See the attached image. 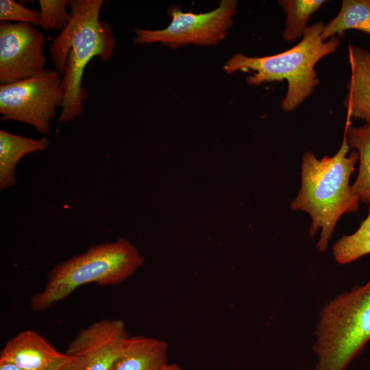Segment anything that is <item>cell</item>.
Masks as SVG:
<instances>
[{
  "instance_id": "6da1fadb",
  "label": "cell",
  "mask_w": 370,
  "mask_h": 370,
  "mask_svg": "<svg viewBox=\"0 0 370 370\" xmlns=\"http://www.w3.org/2000/svg\"><path fill=\"white\" fill-rule=\"evenodd\" d=\"M103 0H70L71 20L49 45L50 60L62 75L64 99L58 123L68 122L80 115L88 94L82 86L88 62L98 57L108 62L112 56L116 40L112 26L100 20Z\"/></svg>"
},
{
  "instance_id": "7a4b0ae2",
  "label": "cell",
  "mask_w": 370,
  "mask_h": 370,
  "mask_svg": "<svg viewBox=\"0 0 370 370\" xmlns=\"http://www.w3.org/2000/svg\"><path fill=\"white\" fill-rule=\"evenodd\" d=\"M349 148L344 132L341 147L334 156L318 160L311 151L302 156L301 186L290 208L310 215L311 237L321 230L317 247L321 252L326 250L341 217L356 212L358 208L360 198L352 190L349 178L359 158L356 151L347 156Z\"/></svg>"
},
{
  "instance_id": "3957f363",
  "label": "cell",
  "mask_w": 370,
  "mask_h": 370,
  "mask_svg": "<svg viewBox=\"0 0 370 370\" xmlns=\"http://www.w3.org/2000/svg\"><path fill=\"white\" fill-rule=\"evenodd\" d=\"M321 21L308 27L301 41L283 52L262 57H249L238 53L231 57L224 66L230 74L236 71L249 73L246 82L251 86L265 82H287V91L280 102L285 112H292L302 103L319 84L314 69L325 56L336 51L340 45L338 37L323 41Z\"/></svg>"
},
{
  "instance_id": "277c9868",
  "label": "cell",
  "mask_w": 370,
  "mask_h": 370,
  "mask_svg": "<svg viewBox=\"0 0 370 370\" xmlns=\"http://www.w3.org/2000/svg\"><path fill=\"white\" fill-rule=\"evenodd\" d=\"M144 262L138 249L123 238L92 246L53 267L43 289L32 296L30 307L36 312L45 310L86 284H119Z\"/></svg>"
},
{
  "instance_id": "5b68a950",
  "label": "cell",
  "mask_w": 370,
  "mask_h": 370,
  "mask_svg": "<svg viewBox=\"0 0 370 370\" xmlns=\"http://www.w3.org/2000/svg\"><path fill=\"white\" fill-rule=\"evenodd\" d=\"M316 334V370H345L370 340V280L330 301Z\"/></svg>"
},
{
  "instance_id": "8992f818",
  "label": "cell",
  "mask_w": 370,
  "mask_h": 370,
  "mask_svg": "<svg viewBox=\"0 0 370 370\" xmlns=\"http://www.w3.org/2000/svg\"><path fill=\"white\" fill-rule=\"evenodd\" d=\"M64 99L61 75L47 68L29 79L1 84V120L25 123L47 134Z\"/></svg>"
},
{
  "instance_id": "52a82bcc",
  "label": "cell",
  "mask_w": 370,
  "mask_h": 370,
  "mask_svg": "<svg viewBox=\"0 0 370 370\" xmlns=\"http://www.w3.org/2000/svg\"><path fill=\"white\" fill-rule=\"evenodd\" d=\"M238 1L222 0L219 7L206 13L183 12L177 6L168 9L170 24L162 29L136 28L134 42L136 44L160 42L171 48L195 45H213L223 40L232 25Z\"/></svg>"
},
{
  "instance_id": "ba28073f",
  "label": "cell",
  "mask_w": 370,
  "mask_h": 370,
  "mask_svg": "<svg viewBox=\"0 0 370 370\" xmlns=\"http://www.w3.org/2000/svg\"><path fill=\"white\" fill-rule=\"evenodd\" d=\"M45 38L34 26L0 23V82L8 84L29 79L45 68Z\"/></svg>"
},
{
  "instance_id": "9c48e42d",
  "label": "cell",
  "mask_w": 370,
  "mask_h": 370,
  "mask_svg": "<svg viewBox=\"0 0 370 370\" xmlns=\"http://www.w3.org/2000/svg\"><path fill=\"white\" fill-rule=\"evenodd\" d=\"M129 338L123 321L103 319L82 329L66 354L82 356L86 370H109Z\"/></svg>"
},
{
  "instance_id": "30bf717a",
  "label": "cell",
  "mask_w": 370,
  "mask_h": 370,
  "mask_svg": "<svg viewBox=\"0 0 370 370\" xmlns=\"http://www.w3.org/2000/svg\"><path fill=\"white\" fill-rule=\"evenodd\" d=\"M71 358L58 351L32 330L21 332L9 339L0 354V360L12 362L25 370H58Z\"/></svg>"
},
{
  "instance_id": "8fae6325",
  "label": "cell",
  "mask_w": 370,
  "mask_h": 370,
  "mask_svg": "<svg viewBox=\"0 0 370 370\" xmlns=\"http://www.w3.org/2000/svg\"><path fill=\"white\" fill-rule=\"evenodd\" d=\"M347 58L350 75L343 101L346 123L355 119L370 124V49L349 44Z\"/></svg>"
},
{
  "instance_id": "7c38bea8",
  "label": "cell",
  "mask_w": 370,
  "mask_h": 370,
  "mask_svg": "<svg viewBox=\"0 0 370 370\" xmlns=\"http://www.w3.org/2000/svg\"><path fill=\"white\" fill-rule=\"evenodd\" d=\"M169 345L163 340L130 337L109 370H162L168 364Z\"/></svg>"
},
{
  "instance_id": "4fadbf2b",
  "label": "cell",
  "mask_w": 370,
  "mask_h": 370,
  "mask_svg": "<svg viewBox=\"0 0 370 370\" xmlns=\"http://www.w3.org/2000/svg\"><path fill=\"white\" fill-rule=\"evenodd\" d=\"M46 136L35 139L0 130V189L16 184L15 168L26 154L43 151L49 146Z\"/></svg>"
},
{
  "instance_id": "5bb4252c",
  "label": "cell",
  "mask_w": 370,
  "mask_h": 370,
  "mask_svg": "<svg viewBox=\"0 0 370 370\" xmlns=\"http://www.w3.org/2000/svg\"><path fill=\"white\" fill-rule=\"evenodd\" d=\"M348 30L360 31L370 36V0H343L337 15L324 25L321 39L341 38Z\"/></svg>"
},
{
  "instance_id": "9a60e30c",
  "label": "cell",
  "mask_w": 370,
  "mask_h": 370,
  "mask_svg": "<svg viewBox=\"0 0 370 370\" xmlns=\"http://www.w3.org/2000/svg\"><path fill=\"white\" fill-rule=\"evenodd\" d=\"M345 133L350 147L358 153V174L352 189L360 201L370 204V124L354 127L345 123Z\"/></svg>"
},
{
  "instance_id": "2e32d148",
  "label": "cell",
  "mask_w": 370,
  "mask_h": 370,
  "mask_svg": "<svg viewBox=\"0 0 370 370\" xmlns=\"http://www.w3.org/2000/svg\"><path fill=\"white\" fill-rule=\"evenodd\" d=\"M325 0H280L279 5L286 14L285 26L282 34L287 42L302 38L310 16L319 10Z\"/></svg>"
},
{
  "instance_id": "e0dca14e",
  "label": "cell",
  "mask_w": 370,
  "mask_h": 370,
  "mask_svg": "<svg viewBox=\"0 0 370 370\" xmlns=\"http://www.w3.org/2000/svg\"><path fill=\"white\" fill-rule=\"evenodd\" d=\"M335 260L341 264L352 262L370 254V206L367 217L355 232L344 235L334 245Z\"/></svg>"
},
{
  "instance_id": "ac0fdd59",
  "label": "cell",
  "mask_w": 370,
  "mask_h": 370,
  "mask_svg": "<svg viewBox=\"0 0 370 370\" xmlns=\"http://www.w3.org/2000/svg\"><path fill=\"white\" fill-rule=\"evenodd\" d=\"M70 0H39L40 26L44 30L62 32L71 20L66 10Z\"/></svg>"
},
{
  "instance_id": "d6986e66",
  "label": "cell",
  "mask_w": 370,
  "mask_h": 370,
  "mask_svg": "<svg viewBox=\"0 0 370 370\" xmlns=\"http://www.w3.org/2000/svg\"><path fill=\"white\" fill-rule=\"evenodd\" d=\"M1 22H16L33 26L40 25L39 11L29 9L13 0L0 1Z\"/></svg>"
},
{
  "instance_id": "ffe728a7",
  "label": "cell",
  "mask_w": 370,
  "mask_h": 370,
  "mask_svg": "<svg viewBox=\"0 0 370 370\" xmlns=\"http://www.w3.org/2000/svg\"><path fill=\"white\" fill-rule=\"evenodd\" d=\"M58 370H86V360L81 355H73Z\"/></svg>"
},
{
  "instance_id": "44dd1931",
  "label": "cell",
  "mask_w": 370,
  "mask_h": 370,
  "mask_svg": "<svg viewBox=\"0 0 370 370\" xmlns=\"http://www.w3.org/2000/svg\"><path fill=\"white\" fill-rule=\"evenodd\" d=\"M0 370H25L16 365L5 361L0 360Z\"/></svg>"
},
{
  "instance_id": "7402d4cb",
  "label": "cell",
  "mask_w": 370,
  "mask_h": 370,
  "mask_svg": "<svg viewBox=\"0 0 370 370\" xmlns=\"http://www.w3.org/2000/svg\"><path fill=\"white\" fill-rule=\"evenodd\" d=\"M162 370H182V369L176 363H168Z\"/></svg>"
}]
</instances>
